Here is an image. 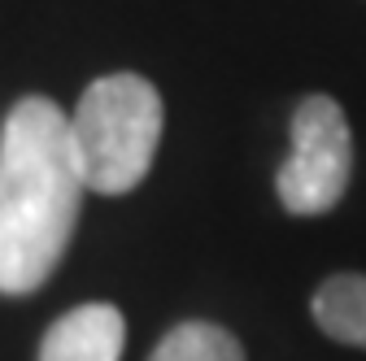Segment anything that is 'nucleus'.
Here are the masks:
<instances>
[{"label": "nucleus", "instance_id": "f257e3e1", "mask_svg": "<svg viewBox=\"0 0 366 361\" xmlns=\"http://www.w3.org/2000/svg\"><path fill=\"white\" fill-rule=\"evenodd\" d=\"M83 170L70 118L49 96H22L0 131V292L26 296L61 265L79 205Z\"/></svg>", "mask_w": 366, "mask_h": 361}, {"label": "nucleus", "instance_id": "f03ea898", "mask_svg": "<svg viewBox=\"0 0 366 361\" xmlns=\"http://www.w3.org/2000/svg\"><path fill=\"white\" fill-rule=\"evenodd\" d=\"M70 118V140L87 192L122 196L144 183L157 157L166 109L157 87L140 74H105L79 96Z\"/></svg>", "mask_w": 366, "mask_h": 361}, {"label": "nucleus", "instance_id": "7ed1b4c3", "mask_svg": "<svg viewBox=\"0 0 366 361\" xmlns=\"http://www.w3.org/2000/svg\"><path fill=\"white\" fill-rule=\"evenodd\" d=\"M353 170L345 109L332 96H305L292 113V153L274 174V192L297 218H318L340 205Z\"/></svg>", "mask_w": 366, "mask_h": 361}, {"label": "nucleus", "instance_id": "20e7f679", "mask_svg": "<svg viewBox=\"0 0 366 361\" xmlns=\"http://www.w3.org/2000/svg\"><path fill=\"white\" fill-rule=\"evenodd\" d=\"M127 322L105 300L79 305L44 331L39 361H122Z\"/></svg>", "mask_w": 366, "mask_h": 361}, {"label": "nucleus", "instance_id": "39448f33", "mask_svg": "<svg viewBox=\"0 0 366 361\" xmlns=\"http://www.w3.org/2000/svg\"><path fill=\"white\" fill-rule=\"evenodd\" d=\"M314 322L340 344L366 348V275H332L314 292Z\"/></svg>", "mask_w": 366, "mask_h": 361}, {"label": "nucleus", "instance_id": "423d86ee", "mask_svg": "<svg viewBox=\"0 0 366 361\" xmlns=\"http://www.w3.org/2000/svg\"><path fill=\"white\" fill-rule=\"evenodd\" d=\"M149 361H244V348L218 322H179L162 335Z\"/></svg>", "mask_w": 366, "mask_h": 361}]
</instances>
